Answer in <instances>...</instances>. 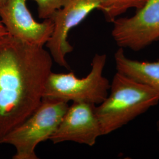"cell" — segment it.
I'll list each match as a JSON object with an SVG mask.
<instances>
[{"label":"cell","instance_id":"8fae6325","mask_svg":"<svg viewBox=\"0 0 159 159\" xmlns=\"http://www.w3.org/2000/svg\"><path fill=\"white\" fill-rule=\"evenodd\" d=\"M38 6V16L43 20L51 19L60 8L63 0H33Z\"/></svg>","mask_w":159,"mask_h":159},{"label":"cell","instance_id":"8992f818","mask_svg":"<svg viewBox=\"0 0 159 159\" xmlns=\"http://www.w3.org/2000/svg\"><path fill=\"white\" fill-rule=\"evenodd\" d=\"M100 0H63L62 4L51 18L54 30L46 46L53 61L70 70L66 56L74 48L68 42L71 30L79 25L95 9H99Z\"/></svg>","mask_w":159,"mask_h":159},{"label":"cell","instance_id":"30bf717a","mask_svg":"<svg viewBox=\"0 0 159 159\" xmlns=\"http://www.w3.org/2000/svg\"><path fill=\"white\" fill-rule=\"evenodd\" d=\"M147 0H100L99 10L107 21L113 23L120 16L130 8H141Z\"/></svg>","mask_w":159,"mask_h":159},{"label":"cell","instance_id":"5b68a950","mask_svg":"<svg viewBox=\"0 0 159 159\" xmlns=\"http://www.w3.org/2000/svg\"><path fill=\"white\" fill-rule=\"evenodd\" d=\"M113 23L117 45L140 51L159 40V0H147L134 16L117 18Z\"/></svg>","mask_w":159,"mask_h":159},{"label":"cell","instance_id":"277c9868","mask_svg":"<svg viewBox=\"0 0 159 159\" xmlns=\"http://www.w3.org/2000/svg\"><path fill=\"white\" fill-rule=\"evenodd\" d=\"M68 106L67 102L43 99L34 112L3 139L2 144H10L16 149L12 159H39L36 148L40 143L50 139Z\"/></svg>","mask_w":159,"mask_h":159},{"label":"cell","instance_id":"7a4b0ae2","mask_svg":"<svg viewBox=\"0 0 159 159\" xmlns=\"http://www.w3.org/2000/svg\"><path fill=\"white\" fill-rule=\"evenodd\" d=\"M109 91L96 109L102 136L127 125L159 102V92L119 72Z\"/></svg>","mask_w":159,"mask_h":159},{"label":"cell","instance_id":"52a82bcc","mask_svg":"<svg viewBox=\"0 0 159 159\" xmlns=\"http://www.w3.org/2000/svg\"><path fill=\"white\" fill-rule=\"evenodd\" d=\"M28 0H7L0 10L1 22L8 34L24 43L44 47L54 30L51 19L37 22L27 5Z\"/></svg>","mask_w":159,"mask_h":159},{"label":"cell","instance_id":"3957f363","mask_svg":"<svg viewBox=\"0 0 159 159\" xmlns=\"http://www.w3.org/2000/svg\"><path fill=\"white\" fill-rule=\"evenodd\" d=\"M107 61L105 54H96L91 63V70L83 78L74 72L49 74L43 92V99H50L98 105L108 96L110 83L103 75Z\"/></svg>","mask_w":159,"mask_h":159},{"label":"cell","instance_id":"6da1fadb","mask_svg":"<svg viewBox=\"0 0 159 159\" xmlns=\"http://www.w3.org/2000/svg\"><path fill=\"white\" fill-rule=\"evenodd\" d=\"M52 63L44 47L0 38V144L39 106Z\"/></svg>","mask_w":159,"mask_h":159},{"label":"cell","instance_id":"9c48e42d","mask_svg":"<svg viewBox=\"0 0 159 159\" xmlns=\"http://www.w3.org/2000/svg\"><path fill=\"white\" fill-rule=\"evenodd\" d=\"M117 72L150 86L159 92V60L140 61L129 58L124 48H120L114 54Z\"/></svg>","mask_w":159,"mask_h":159},{"label":"cell","instance_id":"4fadbf2b","mask_svg":"<svg viewBox=\"0 0 159 159\" xmlns=\"http://www.w3.org/2000/svg\"><path fill=\"white\" fill-rule=\"evenodd\" d=\"M7 0H0V10L3 7V6L5 5Z\"/></svg>","mask_w":159,"mask_h":159},{"label":"cell","instance_id":"7c38bea8","mask_svg":"<svg viewBox=\"0 0 159 159\" xmlns=\"http://www.w3.org/2000/svg\"><path fill=\"white\" fill-rule=\"evenodd\" d=\"M8 32L6 30L5 26L4 24L0 21V38L5 36L6 35H8Z\"/></svg>","mask_w":159,"mask_h":159},{"label":"cell","instance_id":"ba28073f","mask_svg":"<svg viewBox=\"0 0 159 159\" xmlns=\"http://www.w3.org/2000/svg\"><path fill=\"white\" fill-rule=\"evenodd\" d=\"M96 105L73 102L68 106L56 130L50 138L53 144L73 142L93 146L102 132L97 116Z\"/></svg>","mask_w":159,"mask_h":159}]
</instances>
